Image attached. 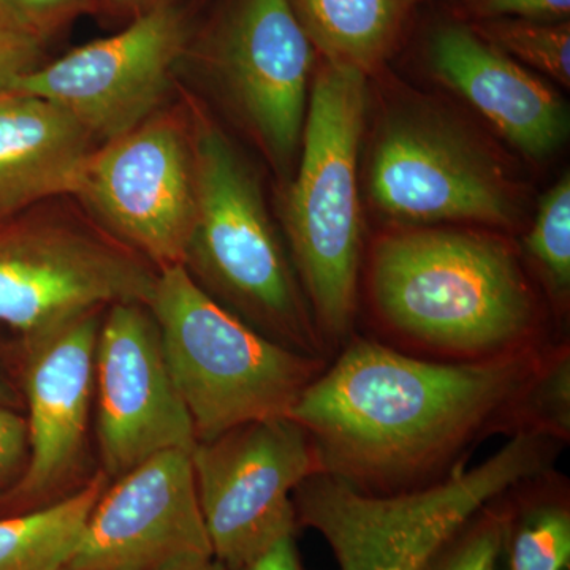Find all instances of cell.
<instances>
[{
	"label": "cell",
	"instance_id": "8fae6325",
	"mask_svg": "<svg viewBox=\"0 0 570 570\" xmlns=\"http://www.w3.org/2000/svg\"><path fill=\"white\" fill-rule=\"evenodd\" d=\"M187 39L183 11L165 3L116 36L41 63L11 92L51 100L70 112L94 140L108 142L154 116L167 97Z\"/></svg>",
	"mask_w": 570,
	"mask_h": 570
},
{
	"label": "cell",
	"instance_id": "83f0119b",
	"mask_svg": "<svg viewBox=\"0 0 570 570\" xmlns=\"http://www.w3.org/2000/svg\"><path fill=\"white\" fill-rule=\"evenodd\" d=\"M28 461V425L10 407L0 406V490L20 480Z\"/></svg>",
	"mask_w": 570,
	"mask_h": 570
},
{
	"label": "cell",
	"instance_id": "7402d4cb",
	"mask_svg": "<svg viewBox=\"0 0 570 570\" xmlns=\"http://www.w3.org/2000/svg\"><path fill=\"white\" fill-rule=\"evenodd\" d=\"M528 257L551 294L568 302L570 288V178L560 181L543 195L539 212L524 238Z\"/></svg>",
	"mask_w": 570,
	"mask_h": 570
},
{
	"label": "cell",
	"instance_id": "277c9868",
	"mask_svg": "<svg viewBox=\"0 0 570 570\" xmlns=\"http://www.w3.org/2000/svg\"><path fill=\"white\" fill-rule=\"evenodd\" d=\"M366 77L322 62L311 85L298 174L285 230L299 281L328 351L352 337L362 264L358 154Z\"/></svg>",
	"mask_w": 570,
	"mask_h": 570
},
{
	"label": "cell",
	"instance_id": "6da1fadb",
	"mask_svg": "<svg viewBox=\"0 0 570 570\" xmlns=\"http://www.w3.org/2000/svg\"><path fill=\"white\" fill-rule=\"evenodd\" d=\"M554 347L450 362L351 337L287 417L313 438L325 474L371 493L417 489L480 439L515 434L521 400Z\"/></svg>",
	"mask_w": 570,
	"mask_h": 570
},
{
	"label": "cell",
	"instance_id": "5b68a950",
	"mask_svg": "<svg viewBox=\"0 0 570 570\" xmlns=\"http://www.w3.org/2000/svg\"><path fill=\"white\" fill-rule=\"evenodd\" d=\"M149 311L198 442L287 417L328 365L269 340L220 305L184 265L157 269Z\"/></svg>",
	"mask_w": 570,
	"mask_h": 570
},
{
	"label": "cell",
	"instance_id": "8992f818",
	"mask_svg": "<svg viewBox=\"0 0 570 570\" xmlns=\"http://www.w3.org/2000/svg\"><path fill=\"white\" fill-rule=\"evenodd\" d=\"M195 224L184 266L258 333L298 354L330 358L266 214L257 179L217 127L193 132Z\"/></svg>",
	"mask_w": 570,
	"mask_h": 570
},
{
	"label": "cell",
	"instance_id": "5bb4252c",
	"mask_svg": "<svg viewBox=\"0 0 570 570\" xmlns=\"http://www.w3.org/2000/svg\"><path fill=\"white\" fill-rule=\"evenodd\" d=\"M212 558L190 453L168 450L107 487L63 570H167Z\"/></svg>",
	"mask_w": 570,
	"mask_h": 570
},
{
	"label": "cell",
	"instance_id": "7c38bea8",
	"mask_svg": "<svg viewBox=\"0 0 570 570\" xmlns=\"http://www.w3.org/2000/svg\"><path fill=\"white\" fill-rule=\"evenodd\" d=\"M97 425L104 472L119 479L168 450L193 453L198 439L176 387L151 311L116 303L96 351Z\"/></svg>",
	"mask_w": 570,
	"mask_h": 570
},
{
	"label": "cell",
	"instance_id": "7a4b0ae2",
	"mask_svg": "<svg viewBox=\"0 0 570 570\" xmlns=\"http://www.w3.org/2000/svg\"><path fill=\"white\" fill-rule=\"evenodd\" d=\"M371 302L393 335L439 360L546 346L538 296L512 243L491 232L409 227L379 238Z\"/></svg>",
	"mask_w": 570,
	"mask_h": 570
},
{
	"label": "cell",
	"instance_id": "d6a6232c",
	"mask_svg": "<svg viewBox=\"0 0 570 570\" xmlns=\"http://www.w3.org/2000/svg\"><path fill=\"white\" fill-rule=\"evenodd\" d=\"M0 219H2V216H0Z\"/></svg>",
	"mask_w": 570,
	"mask_h": 570
},
{
	"label": "cell",
	"instance_id": "484cf974",
	"mask_svg": "<svg viewBox=\"0 0 570 570\" xmlns=\"http://www.w3.org/2000/svg\"><path fill=\"white\" fill-rule=\"evenodd\" d=\"M43 41L14 26L0 13V96L41 66Z\"/></svg>",
	"mask_w": 570,
	"mask_h": 570
},
{
	"label": "cell",
	"instance_id": "ba28073f",
	"mask_svg": "<svg viewBox=\"0 0 570 570\" xmlns=\"http://www.w3.org/2000/svg\"><path fill=\"white\" fill-rule=\"evenodd\" d=\"M195 485L214 560L239 570L296 534L294 493L322 472L309 433L288 417L236 426L193 453Z\"/></svg>",
	"mask_w": 570,
	"mask_h": 570
},
{
	"label": "cell",
	"instance_id": "f1b7e54d",
	"mask_svg": "<svg viewBox=\"0 0 570 570\" xmlns=\"http://www.w3.org/2000/svg\"><path fill=\"white\" fill-rule=\"evenodd\" d=\"M296 534L285 535L239 570H306L296 547Z\"/></svg>",
	"mask_w": 570,
	"mask_h": 570
},
{
	"label": "cell",
	"instance_id": "30bf717a",
	"mask_svg": "<svg viewBox=\"0 0 570 570\" xmlns=\"http://www.w3.org/2000/svg\"><path fill=\"white\" fill-rule=\"evenodd\" d=\"M156 277L121 243L69 225H28L0 235V324L31 336L116 303L148 306Z\"/></svg>",
	"mask_w": 570,
	"mask_h": 570
},
{
	"label": "cell",
	"instance_id": "d4e9b609",
	"mask_svg": "<svg viewBox=\"0 0 570 570\" xmlns=\"http://www.w3.org/2000/svg\"><path fill=\"white\" fill-rule=\"evenodd\" d=\"M94 0H0V13L40 41L91 10Z\"/></svg>",
	"mask_w": 570,
	"mask_h": 570
},
{
	"label": "cell",
	"instance_id": "ffe728a7",
	"mask_svg": "<svg viewBox=\"0 0 570 570\" xmlns=\"http://www.w3.org/2000/svg\"><path fill=\"white\" fill-rule=\"evenodd\" d=\"M107 480L104 471L97 472L86 485L50 504L0 517V570L66 569Z\"/></svg>",
	"mask_w": 570,
	"mask_h": 570
},
{
	"label": "cell",
	"instance_id": "3957f363",
	"mask_svg": "<svg viewBox=\"0 0 570 570\" xmlns=\"http://www.w3.org/2000/svg\"><path fill=\"white\" fill-rule=\"evenodd\" d=\"M562 442L519 433L474 468L396 493H371L336 475L306 479L294 493L298 528L317 531L340 570H425L480 509L549 471Z\"/></svg>",
	"mask_w": 570,
	"mask_h": 570
},
{
	"label": "cell",
	"instance_id": "1f68e13d",
	"mask_svg": "<svg viewBox=\"0 0 570 570\" xmlns=\"http://www.w3.org/2000/svg\"><path fill=\"white\" fill-rule=\"evenodd\" d=\"M115 3H121V6H129V3L140 2V0H111Z\"/></svg>",
	"mask_w": 570,
	"mask_h": 570
},
{
	"label": "cell",
	"instance_id": "52a82bcc",
	"mask_svg": "<svg viewBox=\"0 0 570 570\" xmlns=\"http://www.w3.org/2000/svg\"><path fill=\"white\" fill-rule=\"evenodd\" d=\"M367 190L379 212L400 223L512 228L521 219L520 189L489 142L422 104L385 115Z\"/></svg>",
	"mask_w": 570,
	"mask_h": 570
},
{
	"label": "cell",
	"instance_id": "9c48e42d",
	"mask_svg": "<svg viewBox=\"0 0 570 570\" xmlns=\"http://www.w3.org/2000/svg\"><path fill=\"white\" fill-rule=\"evenodd\" d=\"M77 195L157 269L184 265L197 208L193 135L174 116H151L92 153Z\"/></svg>",
	"mask_w": 570,
	"mask_h": 570
},
{
	"label": "cell",
	"instance_id": "603a6c76",
	"mask_svg": "<svg viewBox=\"0 0 570 570\" xmlns=\"http://www.w3.org/2000/svg\"><path fill=\"white\" fill-rule=\"evenodd\" d=\"M532 433L569 441L570 352L568 344L554 348L547 365L524 393L517 415V434Z\"/></svg>",
	"mask_w": 570,
	"mask_h": 570
},
{
	"label": "cell",
	"instance_id": "d6986e66",
	"mask_svg": "<svg viewBox=\"0 0 570 570\" xmlns=\"http://www.w3.org/2000/svg\"><path fill=\"white\" fill-rule=\"evenodd\" d=\"M508 570H570L569 487L553 471L523 480L504 494Z\"/></svg>",
	"mask_w": 570,
	"mask_h": 570
},
{
	"label": "cell",
	"instance_id": "e0dca14e",
	"mask_svg": "<svg viewBox=\"0 0 570 570\" xmlns=\"http://www.w3.org/2000/svg\"><path fill=\"white\" fill-rule=\"evenodd\" d=\"M92 141V135L51 100L2 94L0 216L55 195H77Z\"/></svg>",
	"mask_w": 570,
	"mask_h": 570
},
{
	"label": "cell",
	"instance_id": "4fadbf2b",
	"mask_svg": "<svg viewBox=\"0 0 570 570\" xmlns=\"http://www.w3.org/2000/svg\"><path fill=\"white\" fill-rule=\"evenodd\" d=\"M316 58L291 0H235L213 36L214 69L281 167L302 146Z\"/></svg>",
	"mask_w": 570,
	"mask_h": 570
},
{
	"label": "cell",
	"instance_id": "f546056e",
	"mask_svg": "<svg viewBox=\"0 0 570 570\" xmlns=\"http://www.w3.org/2000/svg\"><path fill=\"white\" fill-rule=\"evenodd\" d=\"M167 570H227L220 564L219 561L214 560H205V561H195L189 562V564L176 566V568L167 569Z\"/></svg>",
	"mask_w": 570,
	"mask_h": 570
},
{
	"label": "cell",
	"instance_id": "ac0fdd59",
	"mask_svg": "<svg viewBox=\"0 0 570 570\" xmlns=\"http://www.w3.org/2000/svg\"><path fill=\"white\" fill-rule=\"evenodd\" d=\"M419 0H291L324 62L373 75L400 47Z\"/></svg>",
	"mask_w": 570,
	"mask_h": 570
},
{
	"label": "cell",
	"instance_id": "4dcf8cb0",
	"mask_svg": "<svg viewBox=\"0 0 570 570\" xmlns=\"http://www.w3.org/2000/svg\"><path fill=\"white\" fill-rule=\"evenodd\" d=\"M11 403H13V395H11L6 382L0 377V406L10 407Z\"/></svg>",
	"mask_w": 570,
	"mask_h": 570
},
{
	"label": "cell",
	"instance_id": "9a60e30c",
	"mask_svg": "<svg viewBox=\"0 0 570 570\" xmlns=\"http://www.w3.org/2000/svg\"><path fill=\"white\" fill-rule=\"evenodd\" d=\"M102 309L26 336L28 461L11 501L22 512L55 502L80 464L96 387Z\"/></svg>",
	"mask_w": 570,
	"mask_h": 570
},
{
	"label": "cell",
	"instance_id": "cb8c5ba5",
	"mask_svg": "<svg viewBox=\"0 0 570 570\" xmlns=\"http://www.w3.org/2000/svg\"><path fill=\"white\" fill-rule=\"evenodd\" d=\"M504 494L466 521L438 551L425 570H508L504 554L508 517Z\"/></svg>",
	"mask_w": 570,
	"mask_h": 570
},
{
	"label": "cell",
	"instance_id": "44dd1931",
	"mask_svg": "<svg viewBox=\"0 0 570 570\" xmlns=\"http://www.w3.org/2000/svg\"><path fill=\"white\" fill-rule=\"evenodd\" d=\"M480 39L489 41L523 67H530L564 88L570 86L569 21H534L519 18L478 21L469 24Z\"/></svg>",
	"mask_w": 570,
	"mask_h": 570
},
{
	"label": "cell",
	"instance_id": "2e32d148",
	"mask_svg": "<svg viewBox=\"0 0 570 570\" xmlns=\"http://www.w3.org/2000/svg\"><path fill=\"white\" fill-rule=\"evenodd\" d=\"M428 62L442 85L466 100L524 156L542 160L569 135V112L560 96L527 67L513 61L471 26L438 28L428 45Z\"/></svg>",
	"mask_w": 570,
	"mask_h": 570
},
{
	"label": "cell",
	"instance_id": "4316f807",
	"mask_svg": "<svg viewBox=\"0 0 570 570\" xmlns=\"http://www.w3.org/2000/svg\"><path fill=\"white\" fill-rule=\"evenodd\" d=\"M464 17L474 22L519 18L534 21H568L570 0H455Z\"/></svg>",
	"mask_w": 570,
	"mask_h": 570
}]
</instances>
